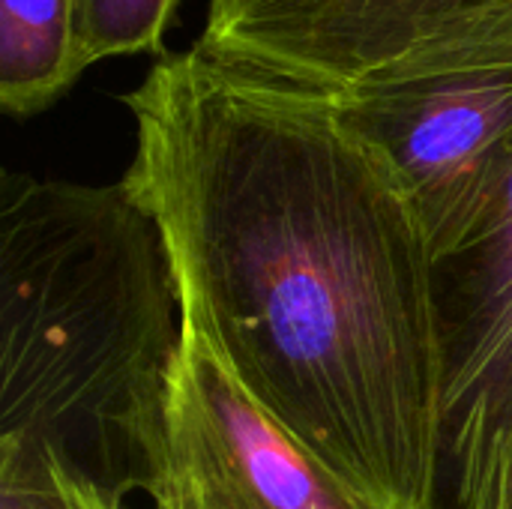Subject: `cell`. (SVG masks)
<instances>
[{
  "label": "cell",
  "mask_w": 512,
  "mask_h": 509,
  "mask_svg": "<svg viewBox=\"0 0 512 509\" xmlns=\"http://www.w3.org/2000/svg\"><path fill=\"white\" fill-rule=\"evenodd\" d=\"M126 189L162 228L180 306L240 384L378 509H432L435 252L390 165L321 96L165 51L123 93Z\"/></svg>",
  "instance_id": "cell-1"
},
{
  "label": "cell",
  "mask_w": 512,
  "mask_h": 509,
  "mask_svg": "<svg viewBox=\"0 0 512 509\" xmlns=\"http://www.w3.org/2000/svg\"><path fill=\"white\" fill-rule=\"evenodd\" d=\"M183 306L126 183L0 177V447L156 498Z\"/></svg>",
  "instance_id": "cell-2"
},
{
  "label": "cell",
  "mask_w": 512,
  "mask_h": 509,
  "mask_svg": "<svg viewBox=\"0 0 512 509\" xmlns=\"http://www.w3.org/2000/svg\"><path fill=\"white\" fill-rule=\"evenodd\" d=\"M321 99L399 177L435 264L462 252L512 153V66L357 84Z\"/></svg>",
  "instance_id": "cell-3"
},
{
  "label": "cell",
  "mask_w": 512,
  "mask_h": 509,
  "mask_svg": "<svg viewBox=\"0 0 512 509\" xmlns=\"http://www.w3.org/2000/svg\"><path fill=\"white\" fill-rule=\"evenodd\" d=\"M156 509H378L231 372L183 309Z\"/></svg>",
  "instance_id": "cell-4"
},
{
  "label": "cell",
  "mask_w": 512,
  "mask_h": 509,
  "mask_svg": "<svg viewBox=\"0 0 512 509\" xmlns=\"http://www.w3.org/2000/svg\"><path fill=\"white\" fill-rule=\"evenodd\" d=\"M441 426L432 509H504L512 450V153L474 240L435 267Z\"/></svg>",
  "instance_id": "cell-5"
},
{
  "label": "cell",
  "mask_w": 512,
  "mask_h": 509,
  "mask_svg": "<svg viewBox=\"0 0 512 509\" xmlns=\"http://www.w3.org/2000/svg\"><path fill=\"white\" fill-rule=\"evenodd\" d=\"M510 0H207L195 48L249 78L333 96Z\"/></svg>",
  "instance_id": "cell-6"
},
{
  "label": "cell",
  "mask_w": 512,
  "mask_h": 509,
  "mask_svg": "<svg viewBox=\"0 0 512 509\" xmlns=\"http://www.w3.org/2000/svg\"><path fill=\"white\" fill-rule=\"evenodd\" d=\"M84 69L75 0H0V108L9 117L48 111Z\"/></svg>",
  "instance_id": "cell-7"
},
{
  "label": "cell",
  "mask_w": 512,
  "mask_h": 509,
  "mask_svg": "<svg viewBox=\"0 0 512 509\" xmlns=\"http://www.w3.org/2000/svg\"><path fill=\"white\" fill-rule=\"evenodd\" d=\"M486 66H512V0L477 18L453 24L414 48L408 57L393 63L378 78L366 81H399L420 78L435 72L456 69H486Z\"/></svg>",
  "instance_id": "cell-8"
},
{
  "label": "cell",
  "mask_w": 512,
  "mask_h": 509,
  "mask_svg": "<svg viewBox=\"0 0 512 509\" xmlns=\"http://www.w3.org/2000/svg\"><path fill=\"white\" fill-rule=\"evenodd\" d=\"M177 0H75L78 42L90 63L123 54H165Z\"/></svg>",
  "instance_id": "cell-9"
},
{
  "label": "cell",
  "mask_w": 512,
  "mask_h": 509,
  "mask_svg": "<svg viewBox=\"0 0 512 509\" xmlns=\"http://www.w3.org/2000/svg\"><path fill=\"white\" fill-rule=\"evenodd\" d=\"M504 509H512V450L507 462V480H504Z\"/></svg>",
  "instance_id": "cell-10"
}]
</instances>
